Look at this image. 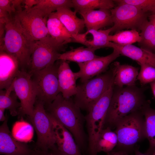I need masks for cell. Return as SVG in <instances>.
<instances>
[{"label":"cell","mask_w":155,"mask_h":155,"mask_svg":"<svg viewBox=\"0 0 155 155\" xmlns=\"http://www.w3.org/2000/svg\"><path fill=\"white\" fill-rule=\"evenodd\" d=\"M117 143V137L115 131L109 127L104 128L100 132L97 140L95 152H103L107 153L112 150Z\"/></svg>","instance_id":"cell-27"},{"label":"cell","mask_w":155,"mask_h":155,"mask_svg":"<svg viewBox=\"0 0 155 155\" xmlns=\"http://www.w3.org/2000/svg\"><path fill=\"white\" fill-rule=\"evenodd\" d=\"M18 98L14 91L12 82L7 90H0V108L8 109L12 116L18 115L21 104L18 101Z\"/></svg>","instance_id":"cell-26"},{"label":"cell","mask_w":155,"mask_h":155,"mask_svg":"<svg viewBox=\"0 0 155 155\" xmlns=\"http://www.w3.org/2000/svg\"><path fill=\"white\" fill-rule=\"evenodd\" d=\"M49 114L52 123L56 144L58 149L67 155H82L72 134L53 117Z\"/></svg>","instance_id":"cell-15"},{"label":"cell","mask_w":155,"mask_h":155,"mask_svg":"<svg viewBox=\"0 0 155 155\" xmlns=\"http://www.w3.org/2000/svg\"><path fill=\"white\" fill-rule=\"evenodd\" d=\"M110 11L113 22L111 32H117L125 29L140 31L149 15L148 12L128 4L117 5Z\"/></svg>","instance_id":"cell-11"},{"label":"cell","mask_w":155,"mask_h":155,"mask_svg":"<svg viewBox=\"0 0 155 155\" xmlns=\"http://www.w3.org/2000/svg\"><path fill=\"white\" fill-rule=\"evenodd\" d=\"M39 1V0H23V3L24 5V9L28 10L31 9L38 3Z\"/></svg>","instance_id":"cell-35"},{"label":"cell","mask_w":155,"mask_h":155,"mask_svg":"<svg viewBox=\"0 0 155 155\" xmlns=\"http://www.w3.org/2000/svg\"><path fill=\"white\" fill-rule=\"evenodd\" d=\"M115 128L117 143L107 155H131L134 153L137 144L146 138L142 111L134 112L123 118Z\"/></svg>","instance_id":"cell-3"},{"label":"cell","mask_w":155,"mask_h":155,"mask_svg":"<svg viewBox=\"0 0 155 155\" xmlns=\"http://www.w3.org/2000/svg\"><path fill=\"white\" fill-rule=\"evenodd\" d=\"M29 119L36 132L37 139L34 148L48 152L56 146L52 123L44 104L36 99L32 115Z\"/></svg>","instance_id":"cell-7"},{"label":"cell","mask_w":155,"mask_h":155,"mask_svg":"<svg viewBox=\"0 0 155 155\" xmlns=\"http://www.w3.org/2000/svg\"><path fill=\"white\" fill-rule=\"evenodd\" d=\"M48 152L50 155H67L60 151L58 149L56 146L51 149Z\"/></svg>","instance_id":"cell-37"},{"label":"cell","mask_w":155,"mask_h":155,"mask_svg":"<svg viewBox=\"0 0 155 155\" xmlns=\"http://www.w3.org/2000/svg\"><path fill=\"white\" fill-rule=\"evenodd\" d=\"M150 85L152 92L155 98V81L150 83Z\"/></svg>","instance_id":"cell-40"},{"label":"cell","mask_w":155,"mask_h":155,"mask_svg":"<svg viewBox=\"0 0 155 155\" xmlns=\"http://www.w3.org/2000/svg\"><path fill=\"white\" fill-rule=\"evenodd\" d=\"M149 21L152 24L155 28V11L151 13L148 16Z\"/></svg>","instance_id":"cell-38"},{"label":"cell","mask_w":155,"mask_h":155,"mask_svg":"<svg viewBox=\"0 0 155 155\" xmlns=\"http://www.w3.org/2000/svg\"><path fill=\"white\" fill-rule=\"evenodd\" d=\"M112 31L111 27L105 30H87L84 33H80L72 36L71 42L79 43L86 47L98 49L108 47L110 42L108 36Z\"/></svg>","instance_id":"cell-17"},{"label":"cell","mask_w":155,"mask_h":155,"mask_svg":"<svg viewBox=\"0 0 155 155\" xmlns=\"http://www.w3.org/2000/svg\"><path fill=\"white\" fill-rule=\"evenodd\" d=\"M23 0H11L13 7L16 13L22 10L21 5L23 3Z\"/></svg>","instance_id":"cell-36"},{"label":"cell","mask_w":155,"mask_h":155,"mask_svg":"<svg viewBox=\"0 0 155 155\" xmlns=\"http://www.w3.org/2000/svg\"><path fill=\"white\" fill-rule=\"evenodd\" d=\"M59 63L56 62L42 70L29 72L36 88L37 99L44 106L52 103L61 93L58 76Z\"/></svg>","instance_id":"cell-8"},{"label":"cell","mask_w":155,"mask_h":155,"mask_svg":"<svg viewBox=\"0 0 155 155\" xmlns=\"http://www.w3.org/2000/svg\"><path fill=\"white\" fill-rule=\"evenodd\" d=\"M114 1L117 5L122 4L133 5L148 13L155 11V0H116Z\"/></svg>","instance_id":"cell-33"},{"label":"cell","mask_w":155,"mask_h":155,"mask_svg":"<svg viewBox=\"0 0 155 155\" xmlns=\"http://www.w3.org/2000/svg\"><path fill=\"white\" fill-rule=\"evenodd\" d=\"M144 91L143 88L135 85L122 87L114 86L104 128H115L122 118L134 112L142 111L150 104V100L146 99Z\"/></svg>","instance_id":"cell-1"},{"label":"cell","mask_w":155,"mask_h":155,"mask_svg":"<svg viewBox=\"0 0 155 155\" xmlns=\"http://www.w3.org/2000/svg\"><path fill=\"white\" fill-rule=\"evenodd\" d=\"M60 61L58 76L60 92L64 97L70 98L76 93L77 85L76 81L77 79L75 73L72 71L68 62Z\"/></svg>","instance_id":"cell-19"},{"label":"cell","mask_w":155,"mask_h":155,"mask_svg":"<svg viewBox=\"0 0 155 155\" xmlns=\"http://www.w3.org/2000/svg\"><path fill=\"white\" fill-rule=\"evenodd\" d=\"M5 109L0 108V121H4L6 119V116L4 115V112Z\"/></svg>","instance_id":"cell-39"},{"label":"cell","mask_w":155,"mask_h":155,"mask_svg":"<svg viewBox=\"0 0 155 155\" xmlns=\"http://www.w3.org/2000/svg\"><path fill=\"white\" fill-rule=\"evenodd\" d=\"M79 13L84 20L87 30H99L113 25L110 10L100 9L81 12Z\"/></svg>","instance_id":"cell-20"},{"label":"cell","mask_w":155,"mask_h":155,"mask_svg":"<svg viewBox=\"0 0 155 155\" xmlns=\"http://www.w3.org/2000/svg\"><path fill=\"white\" fill-rule=\"evenodd\" d=\"M0 9L8 12L11 16L12 13H16L13 7L11 0H0Z\"/></svg>","instance_id":"cell-34"},{"label":"cell","mask_w":155,"mask_h":155,"mask_svg":"<svg viewBox=\"0 0 155 155\" xmlns=\"http://www.w3.org/2000/svg\"><path fill=\"white\" fill-rule=\"evenodd\" d=\"M141 40L140 33L135 30H122L108 36L109 42L123 45L138 43Z\"/></svg>","instance_id":"cell-31"},{"label":"cell","mask_w":155,"mask_h":155,"mask_svg":"<svg viewBox=\"0 0 155 155\" xmlns=\"http://www.w3.org/2000/svg\"><path fill=\"white\" fill-rule=\"evenodd\" d=\"M39 152L38 154L37 155H39Z\"/></svg>","instance_id":"cell-42"},{"label":"cell","mask_w":155,"mask_h":155,"mask_svg":"<svg viewBox=\"0 0 155 155\" xmlns=\"http://www.w3.org/2000/svg\"><path fill=\"white\" fill-rule=\"evenodd\" d=\"M97 49L84 46L72 49L61 54L59 60L73 62L77 64L85 62L99 56L95 54V51Z\"/></svg>","instance_id":"cell-24"},{"label":"cell","mask_w":155,"mask_h":155,"mask_svg":"<svg viewBox=\"0 0 155 155\" xmlns=\"http://www.w3.org/2000/svg\"><path fill=\"white\" fill-rule=\"evenodd\" d=\"M111 67L115 72V86L122 87L124 86L135 85L139 73L138 67L127 64L122 65L118 61L114 62Z\"/></svg>","instance_id":"cell-21"},{"label":"cell","mask_w":155,"mask_h":155,"mask_svg":"<svg viewBox=\"0 0 155 155\" xmlns=\"http://www.w3.org/2000/svg\"><path fill=\"white\" fill-rule=\"evenodd\" d=\"M62 7L73 8L72 0H39L33 7L48 18L51 13Z\"/></svg>","instance_id":"cell-30"},{"label":"cell","mask_w":155,"mask_h":155,"mask_svg":"<svg viewBox=\"0 0 155 155\" xmlns=\"http://www.w3.org/2000/svg\"><path fill=\"white\" fill-rule=\"evenodd\" d=\"M44 107L49 114L72 134L79 148L84 147L85 143L84 117L74 101L71 98L64 97L60 93L52 103Z\"/></svg>","instance_id":"cell-2"},{"label":"cell","mask_w":155,"mask_h":155,"mask_svg":"<svg viewBox=\"0 0 155 155\" xmlns=\"http://www.w3.org/2000/svg\"><path fill=\"white\" fill-rule=\"evenodd\" d=\"M39 155H50L49 152L39 151Z\"/></svg>","instance_id":"cell-41"},{"label":"cell","mask_w":155,"mask_h":155,"mask_svg":"<svg viewBox=\"0 0 155 155\" xmlns=\"http://www.w3.org/2000/svg\"><path fill=\"white\" fill-rule=\"evenodd\" d=\"M113 82L109 88L92 106L84 117L88 136V150L90 155H97L95 152L96 142L104 128V120L112 96Z\"/></svg>","instance_id":"cell-6"},{"label":"cell","mask_w":155,"mask_h":155,"mask_svg":"<svg viewBox=\"0 0 155 155\" xmlns=\"http://www.w3.org/2000/svg\"><path fill=\"white\" fill-rule=\"evenodd\" d=\"M35 42L26 37L16 24L13 17H11L5 23V36L0 51L15 57L21 70H26L29 65Z\"/></svg>","instance_id":"cell-4"},{"label":"cell","mask_w":155,"mask_h":155,"mask_svg":"<svg viewBox=\"0 0 155 155\" xmlns=\"http://www.w3.org/2000/svg\"><path fill=\"white\" fill-rule=\"evenodd\" d=\"M104 57H100L85 62L78 63L79 70L74 72L76 79H80L81 82L91 79L105 72L108 66L120 55L116 49Z\"/></svg>","instance_id":"cell-14"},{"label":"cell","mask_w":155,"mask_h":155,"mask_svg":"<svg viewBox=\"0 0 155 155\" xmlns=\"http://www.w3.org/2000/svg\"><path fill=\"white\" fill-rule=\"evenodd\" d=\"M150 104L143 110L145 120L146 138L149 142V147L144 153L147 155H155V109L150 107Z\"/></svg>","instance_id":"cell-25"},{"label":"cell","mask_w":155,"mask_h":155,"mask_svg":"<svg viewBox=\"0 0 155 155\" xmlns=\"http://www.w3.org/2000/svg\"><path fill=\"white\" fill-rule=\"evenodd\" d=\"M58 18L72 36L80 33L85 26L84 20L78 18L77 12L70 8L62 7L55 12Z\"/></svg>","instance_id":"cell-22"},{"label":"cell","mask_w":155,"mask_h":155,"mask_svg":"<svg viewBox=\"0 0 155 155\" xmlns=\"http://www.w3.org/2000/svg\"><path fill=\"white\" fill-rule=\"evenodd\" d=\"M48 17L32 8L16 12L13 17L14 22L30 40L36 42L50 36L47 27Z\"/></svg>","instance_id":"cell-9"},{"label":"cell","mask_w":155,"mask_h":155,"mask_svg":"<svg viewBox=\"0 0 155 155\" xmlns=\"http://www.w3.org/2000/svg\"><path fill=\"white\" fill-rule=\"evenodd\" d=\"M140 71L137 78L142 85L155 81V67L148 64H140Z\"/></svg>","instance_id":"cell-32"},{"label":"cell","mask_w":155,"mask_h":155,"mask_svg":"<svg viewBox=\"0 0 155 155\" xmlns=\"http://www.w3.org/2000/svg\"><path fill=\"white\" fill-rule=\"evenodd\" d=\"M140 33L141 40L138 43L140 48L155 54V28L148 19L142 26Z\"/></svg>","instance_id":"cell-29"},{"label":"cell","mask_w":155,"mask_h":155,"mask_svg":"<svg viewBox=\"0 0 155 155\" xmlns=\"http://www.w3.org/2000/svg\"><path fill=\"white\" fill-rule=\"evenodd\" d=\"M20 63L15 57L0 51V90H7L10 86L20 70Z\"/></svg>","instance_id":"cell-16"},{"label":"cell","mask_w":155,"mask_h":155,"mask_svg":"<svg viewBox=\"0 0 155 155\" xmlns=\"http://www.w3.org/2000/svg\"><path fill=\"white\" fill-rule=\"evenodd\" d=\"M65 45L60 44L50 36L34 43L28 67V72L32 73L43 69L59 60Z\"/></svg>","instance_id":"cell-10"},{"label":"cell","mask_w":155,"mask_h":155,"mask_svg":"<svg viewBox=\"0 0 155 155\" xmlns=\"http://www.w3.org/2000/svg\"><path fill=\"white\" fill-rule=\"evenodd\" d=\"M73 8L79 13L95 9L111 10L116 6L112 0H72Z\"/></svg>","instance_id":"cell-28"},{"label":"cell","mask_w":155,"mask_h":155,"mask_svg":"<svg viewBox=\"0 0 155 155\" xmlns=\"http://www.w3.org/2000/svg\"><path fill=\"white\" fill-rule=\"evenodd\" d=\"M108 47L116 50L120 55L135 61L139 64H145L155 67V54L132 44L121 45L110 42Z\"/></svg>","instance_id":"cell-18"},{"label":"cell","mask_w":155,"mask_h":155,"mask_svg":"<svg viewBox=\"0 0 155 155\" xmlns=\"http://www.w3.org/2000/svg\"><path fill=\"white\" fill-rule=\"evenodd\" d=\"M8 117L0 127V154L5 155H37L39 151L18 141L13 137L7 125Z\"/></svg>","instance_id":"cell-13"},{"label":"cell","mask_w":155,"mask_h":155,"mask_svg":"<svg viewBox=\"0 0 155 155\" xmlns=\"http://www.w3.org/2000/svg\"><path fill=\"white\" fill-rule=\"evenodd\" d=\"M46 25L50 36L58 43L65 45L71 42V35L60 21L55 12L49 15Z\"/></svg>","instance_id":"cell-23"},{"label":"cell","mask_w":155,"mask_h":155,"mask_svg":"<svg viewBox=\"0 0 155 155\" xmlns=\"http://www.w3.org/2000/svg\"><path fill=\"white\" fill-rule=\"evenodd\" d=\"M13 83L14 91L21 104L18 111L19 116H31L34 110L37 94L31 74L26 71L21 70Z\"/></svg>","instance_id":"cell-12"},{"label":"cell","mask_w":155,"mask_h":155,"mask_svg":"<svg viewBox=\"0 0 155 155\" xmlns=\"http://www.w3.org/2000/svg\"><path fill=\"white\" fill-rule=\"evenodd\" d=\"M115 72L112 67L103 74L77 85L74 102L80 109L88 112L109 88L113 81Z\"/></svg>","instance_id":"cell-5"}]
</instances>
